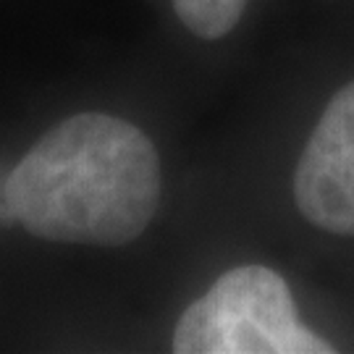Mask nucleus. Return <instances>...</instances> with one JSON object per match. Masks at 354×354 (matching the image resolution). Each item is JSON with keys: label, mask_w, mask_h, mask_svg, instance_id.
<instances>
[{"label": "nucleus", "mask_w": 354, "mask_h": 354, "mask_svg": "<svg viewBox=\"0 0 354 354\" xmlns=\"http://www.w3.org/2000/svg\"><path fill=\"white\" fill-rule=\"evenodd\" d=\"M160 160L124 118L79 113L26 152L6 181L8 213L35 236L74 244H127L155 215Z\"/></svg>", "instance_id": "f257e3e1"}, {"label": "nucleus", "mask_w": 354, "mask_h": 354, "mask_svg": "<svg viewBox=\"0 0 354 354\" xmlns=\"http://www.w3.org/2000/svg\"><path fill=\"white\" fill-rule=\"evenodd\" d=\"M178 354H328L326 339L307 330L276 270L241 266L187 307L174 333Z\"/></svg>", "instance_id": "f03ea898"}, {"label": "nucleus", "mask_w": 354, "mask_h": 354, "mask_svg": "<svg viewBox=\"0 0 354 354\" xmlns=\"http://www.w3.org/2000/svg\"><path fill=\"white\" fill-rule=\"evenodd\" d=\"M294 200L317 228L354 236V82L333 95L304 145Z\"/></svg>", "instance_id": "7ed1b4c3"}, {"label": "nucleus", "mask_w": 354, "mask_h": 354, "mask_svg": "<svg viewBox=\"0 0 354 354\" xmlns=\"http://www.w3.org/2000/svg\"><path fill=\"white\" fill-rule=\"evenodd\" d=\"M250 0H174L181 24L197 37L218 39L239 24Z\"/></svg>", "instance_id": "20e7f679"}]
</instances>
